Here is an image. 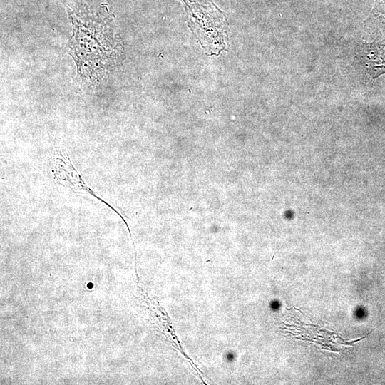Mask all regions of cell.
<instances>
[{
    "mask_svg": "<svg viewBox=\"0 0 385 385\" xmlns=\"http://www.w3.org/2000/svg\"><path fill=\"white\" fill-rule=\"evenodd\" d=\"M52 171L56 181L59 184L64 185L73 191L87 192L98 200L104 203L123 220V217L118 213V210L98 196L95 192L86 184L81 175L72 165L66 153L63 151H56Z\"/></svg>",
    "mask_w": 385,
    "mask_h": 385,
    "instance_id": "1",
    "label": "cell"
},
{
    "mask_svg": "<svg viewBox=\"0 0 385 385\" xmlns=\"http://www.w3.org/2000/svg\"><path fill=\"white\" fill-rule=\"evenodd\" d=\"M361 54L364 69L372 78L385 73V45L364 44Z\"/></svg>",
    "mask_w": 385,
    "mask_h": 385,
    "instance_id": "2",
    "label": "cell"
}]
</instances>
